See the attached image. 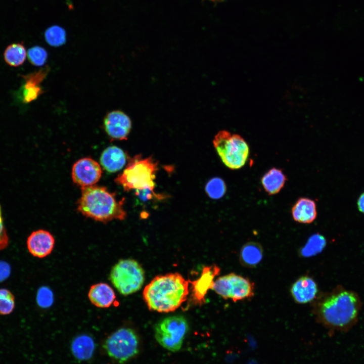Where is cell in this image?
Instances as JSON below:
<instances>
[{"label":"cell","mask_w":364,"mask_h":364,"mask_svg":"<svg viewBox=\"0 0 364 364\" xmlns=\"http://www.w3.org/2000/svg\"><path fill=\"white\" fill-rule=\"evenodd\" d=\"M103 123L106 133L114 139H126L131 127L130 118L120 110L108 113L104 119Z\"/></svg>","instance_id":"8fae6325"},{"label":"cell","mask_w":364,"mask_h":364,"mask_svg":"<svg viewBox=\"0 0 364 364\" xmlns=\"http://www.w3.org/2000/svg\"><path fill=\"white\" fill-rule=\"evenodd\" d=\"M263 249L257 242H249L242 247L240 253V261L247 267H254L262 260Z\"/></svg>","instance_id":"ffe728a7"},{"label":"cell","mask_w":364,"mask_h":364,"mask_svg":"<svg viewBox=\"0 0 364 364\" xmlns=\"http://www.w3.org/2000/svg\"><path fill=\"white\" fill-rule=\"evenodd\" d=\"M357 204L359 211L364 214V192L358 198Z\"/></svg>","instance_id":"4dcf8cb0"},{"label":"cell","mask_w":364,"mask_h":364,"mask_svg":"<svg viewBox=\"0 0 364 364\" xmlns=\"http://www.w3.org/2000/svg\"><path fill=\"white\" fill-rule=\"evenodd\" d=\"M211 289L223 298L235 302L250 298L254 294V284L234 273L219 277L213 282Z\"/></svg>","instance_id":"9c48e42d"},{"label":"cell","mask_w":364,"mask_h":364,"mask_svg":"<svg viewBox=\"0 0 364 364\" xmlns=\"http://www.w3.org/2000/svg\"><path fill=\"white\" fill-rule=\"evenodd\" d=\"M29 62L36 66L43 65L48 58V53L41 47L36 46L29 49L27 53Z\"/></svg>","instance_id":"4316f807"},{"label":"cell","mask_w":364,"mask_h":364,"mask_svg":"<svg viewBox=\"0 0 364 364\" xmlns=\"http://www.w3.org/2000/svg\"><path fill=\"white\" fill-rule=\"evenodd\" d=\"M188 329V323L184 317H167L156 325L155 338L164 348L176 352L180 349Z\"/></svg>","instance_id":"ba28073f"},{"label":"cell","mask_w":364,"mask_h":364,"mask_svg":"<svg viewBox=\"0 0 364 364\" xmlns=\"http://www.w3.org/2000/svg\"><path fill=\"white\" fill-rule=\"evenodd\" d=\"M157 170L158 163L152 158L143 159L136 156L123 172L118 175L115 181L127 191L145 189L153 191Z\"/></svg>","instance_id":"5b68a950"},{"label":"cell","mask_w":364,"mask_h":364,"mask_svg":"<svg viewBox=\"0 0 364 364\" xmlns=\"http://www.w3.org/2000/svg\"><path fill=\"white\" fill-rule=\"evenodd\" d=\"M9 244V238L3 224L0 206V250L5 249Z\"/></svg>","instance_id":"f1b7e54d"},{"label":"cell","mask_w":364,"mask_h":364,"mask_svg":"<svg viewBox=\"0 0 364 364\" xmlns=\"http://www.w3.org/2000/svg\"><path fill=\"white\" fill-rule=\"evenodd\" d=\"M48 70V68L42 69L28 77L24 91V100L26 102L35 100L42 93L39 84L46 76Z\"/></svg>","instance_id":"44dd1931"},{"label":"cell","mask_w":364,"mask_h":364,"mask_svg":"<svg viewBox=\"0 0 364 364\" xmlns=\"http://www.w3.org/2000/svg\"><path fill=\"white\" fill-rule=\"evenodd\" d=\"M326 245L325 238L320 234H314L308 239L306 244L300 251L301 256L309 257L321 252Z\"/></svg>","instance_id":"603a6c76"},{"label":"cell","mask_w":364,"mask_h":364,"mask_svg":"<svg viewBox=\"0 0 364 364\" xmlns=\"http://www.w3.org/2000/svg\"><path fill=\"white\" fill-rule=\"evenodd\" d=\"M100 348L102 353L113 362L125 364L139 355L141 342L139 335L133 329L122 327L105 338Z\"/></svg>","instance_id":"277c9868"},{"label":"cell","mask_w":364,"mask_h":364,"mask_svg":"<svg viewBox=\"0 0 364 364\" xmlns=\"http://www.w3.org/2000/svg\"><path fill=\"white\" fill-rule=\"evenodd\" d=\"M209 1L213 2H220L222 1V0H209Z\"/></svg>","instance_id":"1f68e13d"},{"label":"cell","mask_w":364,"mask_h":364,"mask_svg":"<svg viewBox=\"0 0 364 364\" xmlns=\"http://www.w3.org/2000/svg\"><path fill=\"white\" fill-rule=\"evenodd\" d=\"M15 306L13 294L6 289H0V314L6 315L12 312Z\"/></svg>","instance_id":"484cf974"},{"label":"cell","mask_w":364,"mask_h":364,"mask_svg":"<svg viewBox=\"0 0 364 364\" xmlns=\"http://www.w3.org/2000/svg\"><path fill=\"white\" fill-rule=\"evenodd\" d=\"M290 291L296 302L305 304L310 302L315 298L317 286L311 278L303 276L294 283Z\"/></svg>","instance_id":"4fadbf2b"},{"label":"cell","mask_w":364,"mask_h":364,"mask_svg":"<svg viewBox=\"0 0 364 364\" xmlns=\"http://www.w3.org/2000/svg\"><path fill=\"white\" fill-rule=\"evenodd\" d=\"M189 283L177 272L155 277L144 288L143 297L149 309L171 312L186 301Z\"/></svg>","instance_id":"6da1fadb"},{"label":"cell","mask_w":364,"mask_h":364,"mask_svg":"<svg viewBox=\"0 0 364 364\" xmlns=\"http://www.w3.org/2000/svg\"><path fill=\"white\" fill-rule=\"evenodd\" d=\"M122 205L123 200L117 201L115 195L106 188L92 185L81 187L77 210L86 217L107 222L125 218L126 213Z\"/></svg>","instance_id":"7a4b0ae2"},{"label":"cell","mask_w":364,"mask_h":364,"mask_svg":"<svg viewBox=\"0 0 364 364\" xmlns=\"http://www.w3.org/2000/svg\"><path fill=\"white\" fill-rule=\"evenodd\" d=\"M219 271L215 265L203 268L201 276L193 283V296L195 301L202 303L208 289H211L214 277Z\"/></svg>","instance_id":"9a60e30c"},{"label":"cell","mask_w":364,"mask_h":364,"mask_svg":"<svg viewBox=\"0 0 364 364\" xmlns=\"http://www.w3.org/2000/svg\"><path fill=\"white\" fill-rule=\"evenodd\" d=\"M11 266L9 263L0 261V283L7 279L10 275Z\"/></svg>","instance_id":"f546056e"},{"label":"cell","mask_w":364,"mask_h":364,"mask_svg":"<svg viewBox=\"0 0 364 364\" xmlns=\"http://www.w3.org/2000/svg\"><path fill=\"white\" fill-rule=\"evenodd\" d=\"M73 357L79 361H87L92 359L96 349V343L93 338L86 334L75 337L70 345Z\"/></svg>","instance_id":"5bb4252c"},{"label":"cell","mask_w":364,"mask_h":364,"mask_svg":"<svg viewBox=\"0 0 364 364\" xmlns=\"http://www.w3.org/2000/svg\"><path fill=\"white\" fill-rule=\"evenodd\" d=\"M44 38L49 45L55 47H60L65 43L66 33L62 27L58 25H53L45 31Z\"/></svg>","instance_id":"cb8c5ba5"},{"label":"cell","mask_w":364,"mask_h":364,"mask_svg":"<svg viewBox=\"0 0 364 364\" xmlns=\"http://www.w3.org/2000/svg\"><path fill=\"white\" fill-rule=\"evenodd\" d=\"M110 280L122 295L127 296L140 290L145 281V272L135 260H120L112 268Z\"/></svg>","instance_id":"52a82bcc"},{"label":"cell","mask_w":364,"mask_h":364,"mask_svg":"<svg viewBox=\"0 0 364 364\" xmlns=\"http://www.w3.org/2000/svg\"><path fill=\"white\" fill-rule=\"evenodd\" d=\"M55 239L49 232L39 230L33 232L27 240V246L30 253L38 258H43L53 250Z\"/></svg>","instance_id":"7c38bea8"},{"label":"cell","mask_w":364,"mask_h":364,"mask_svg":"<svg viewBox=\"0 0 364 364\" xmlns=\"http://www.w3.org/2000/svg\"><path fill=\"white\" fill-rule=\"evenodd\" d=\"M102 171L99 164L90 158L78 160L73 166L72 177L74 183L83 187L94 185L100 179Z\"/></svg>","instance_id":"30bf717a"},{"label":"cell","mask_w":364,"mask_h":364,"mask_svg":"<svg viewBox=\"0 0 364 364\" xmlns=\"http://www.w3.org/2000/svg\"><path fill=\"white\" fill-rule=\"evenodd\" d=\"M88 297L93 305L100 308L109 307L116 298L113 289L104 283L92 286L88 293Z\"/></svg>","instance_id":"2e32d148"},{"label":"cell","mask_w":364,"mask_h":364,"mask_svg":"<svg viewBox=\"0 0 364 364\" xmlns=\"http://www.w3.org/2000/svg\"><path fill=\"white\" fill-rule=\"evenodd\" d=\"M208 196L214 199H220L223 196L226 191L224 181L219 177H214L210 179L205 187Z\"/></svg>","instance_id":"d4e9b609"},{"label":"cell","mask_w":364,"mask_h":364,"mask_svg":"<svg viewBox=\"0 0 364 364\" xmlns=\"http://www.w3.org/2000/svg\"><path fill=\"white\" fill-rule=\"evenodd\" d=\"M359 306L358 297L354 293L343 291L323 299L317 305L316 314L320 322L327 327L344 329L355 321Z\"/></svg>","instance_id":"3957f363"},{"label":"cell","mask_w":364,"mask_h":364,"mask_svg":"<svg viewBox=\"0 0 364 364\" xmlns=\"http://www.w3.org/2000/svg\"><path fill=\"white\" fill-rule=\"evenodd\" d=\"M4 59L6 63L12 66L22 65L26 59L27 53L25 47L20 43L9 45L4 52Z\"/></svg>","instance_id":"7402d4cb"},{"label":"cell","mask_w":364,"mask_h":364,"mask_svg":"<svg viewBox=\"0 0 364 364\" xmlns=\"http://www.w3.org/2000/svg\"><path fill=\"white\" fill-rule=\"evenodd\" d=\"M214 146L223 163L231 169L243 167L247 161L249 148L239 134L219 131L213 141Z\"/></svg>","instance_id":"8992f818"},{"label":"cell","mask_w":364,"mask_h":364,"mask_svg":"<svg viewBox=\"0 0 364 364\" xmlns=\"http://www.w3.org/2000/svg\"><path fill=\"white\" fill-rule=\"evenodd\" d=\"M126 155L120 148L112 146L107 148L102 153L100 162L104 168L110 172L120 170L126 162Z\"/></svg>","instance_id":"ac0fdd59"},{"label":"cell","mask_w":364,"mask_h":364,"mask_svg":"<svg viewBox=\"0 0 364 364\" xmlns=\"http://www.w3.org/2000/svg\"><path fill=\"white\" fill-rule=\"evenodd\" d=\"M37 303L40 307L47 308L53 303V294L52 291L46 287L40 288L36 297Z\"/></svg>","instance_id":"83f0119b"},{"label":"cell","mask_w":364,"mask_h":364,"mask_svg":"<svg viewBox=\"0 0 364 364\" xmlns=\"http://www.w3.org/2000/svg\"><path fill=\"white\" fill-rule=\"evenodd\" d=\"M292 215L293 219L299 223L313 222L317 215L315 202L307 198H300L292 208Z\"/></svg>","instance_id":"e0dca14e"},{"label":"cell","mask_w":364,"mask_h":364,"mask_svg":"<svg viewBox=\"0 0 364 364\" xmlns=\"http://www.w3.org/2000/svg\"><path fill=\"white\" fill-rule=\"evenodd\" d=\"M287 178L282 170L270 169L262 177L261 183L265 191L270 195L278 193L284 187Z\"/></svg>","instance_id":"d6986e66"}]
</instances>
